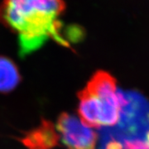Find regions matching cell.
I'll return each instance as SVG.
<instances>
[{
	"mask_svg": "<svg viewBox=\"0 0 149 149\" xmlns=\"http://www.w3.org/2000/svg\"><path fill=\"white\" fill-rule=\"evenodd\" d=\"M63 0H2L0 22L17 34L20 52L25 56L52 38L63 47L69 43L61 34Z\"/></svg>",
	"mask_w": 149,
	"mask_h": 149,
	"instance_id": "obj_1",
	"label": "cell"
},
{
	"mask_svg": "<svg viewBox=\"0 0 149 149\" xmlns=\"http://www.w3.org/2000/svg\"><path fill=\"white\" fill-rule=\"evenodd\" d=\"M80 120L90 128H112L120 119L123 91H117L116 80L109 73L99 70L78 93Z\"/></svg>",
	"mask_w": 149,
	"mask_h": 149,
	"instance_id": "obj_2",
	"label": "cell"
},
{
	"mask_svg": "<svg viewBox=\"0 0 149 149\" xmlns=\"http://www.w3.org/2000/svg\"><path fill=\"white\" fill-rule=\"evenodd\" d=\"M56 129L67 149H95L97 133L74 115L62 113Z\"/></svg>",
	"mask_w": 149,
	"mask_h": 149,
	"instance_id": "obj_3",
	"label": "cell"
},
{
	"mask_svg": "<svg viewBox=\"0 0 149 149\" xmlns=\"http://www.w3.org/2000/svg\"><path fill=\"white\" fill-rule=\"evenodd\" d=\"M59 139L53 124L42 119L37 128L24 133L19 141L27 149H52L57 146Z\"/></svg>",
	"mask_w": 149,
	"mask_h": 149,
	"instance_id": "obj_4",
	"label": "cell"
},
{
	"mask_svg": "<svg viewBox=\"0 0 149 149\" xmlns=\"http://www.w3.org/2000/svg\"><path fill=\"white\" fill-rule=\"evenodd\" d=\"M22 80L17 65L6 56H0V93H9Z\"/></svg>",
	"mask_w": 149,
	"mask_h": 149,
	"instance_id": "obj_5",
	"label": "cell"
}]
</instances>
